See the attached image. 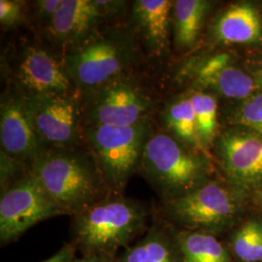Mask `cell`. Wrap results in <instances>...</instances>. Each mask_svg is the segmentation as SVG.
<instances>
[{
	"label": "cell",
	"mask_w": 262,
	"mask_h": 262,
	"mask_svg": "<svg viewBox=\"0 0 262 262\" xmlns=\"http://www.w3.org/2000/svg\"><path fill=\"white\" fill-rule=\"evenodd\" d=\"M159 114L162 130L188 147L206 152L199 140L195 112L187 91L166 100L159 109Z\"/></svg>",
	"instance_id": "ac0fdd59"
},
{
	"label": "cell",
	"mask_w": 262,
	"mask_h": 262,
	"mask_svg": "<svg viewBox=\"0 0 262 262\" xmlns=\"http://www.w3.org/2000/svg\"><path fill=\"white\" fill-rule=\"evenodd\" d=\"M211 152L226 181L242 192L262 187V134L230 125L221 130Z\"/></svg>",
	"instance_id": "8fae6325"
},
{
	"label": "cell",
	"mask_w": 262,
	"mask_h": 262,
	"mask_svg": "<svg viewBox=\"0 0 262 262\" xmlns=\"http://www.w3.org/2000/svg\"><path fill=\"white\" fill-rule=\"evenodd\" d=\"M233 250L243 262L262 261V223H246L235 234Z\"/></svg>",
	"instance_id": "603a6c76"
},
{
	"label": "cell",
	"mask_w": 262,
	"mask_h": 262,
	"mask_svg": "<svg viewBox=\"0 0 262 262\" xmlns=\"http://www.w3.org/2000/svg\"><path fill=\"white\" fill-rule=\"evenodd\" d=\"M1 151L32 164L47 147L38 136L23 95L6 88L0 99Z\"/></svg>",
	"instance_id": "5bb4252c"
},
{
	"label": "cell",
	"mask_w": 262,
	"mask_h": 262,
	"mask_svg": "<svg viewBox=\"0 0 262 262\" xmlns=\"http://www.w3.org/2000/svg\"><path fill=\"white\" fill-rule=\"evenodd\" d=\"M149 215V207L142 201L111 193L72 216V245L83 255L115 257L148 230Z\"/></svg>",
	"instance_id": "3957f363"
},
{
	"label": "cell",
	"mask_w": 262,
	"mask_h": 262,
	"mask_svg": "<svg viewBox=\"0 0 262 262\" xmlns=\"http://www.w3.org/2000/svg\"><path fill=\"white\" fill-rule=\"evenodd\" d=\"M66 215L31 173L1 193V244L16 241L29 228L48 219Z\"/></svg>",
	"instance_id": "7c38bea8"
},
{
	"label": "cell",
	"mask_w": 262,
	"mask_h": 262,
	"mask_svg": "<svg viewBox=\"0 0 262 262\" xmlns=\"http://www.w3.org/2000/svg\"><path fill=\"white\" fill-rule=\"evenodd\" d=\"M157 128L155 119L133 125L84 128V144L112 193L122 194L132 176L139 172L146 144Z\"/></svg>",
	"instance_id": "52a82bcc"
},
{
	"label": "cell",
	"mask_w": 262,
	"mask_h": 262,
	"mask_svg": "<svg viewBox=\"0 0 262 262\" xmlns=\"http://www.w3.org/2000/svg\"><path fill=\"white\" fill-rule=\"evenodd\" d=\"M187 91L195 112L197 130L201 146L206 152L211 154L214 142L221 132L220 98L215 94L206 91L194 89H187Z\"/></svg>",
	"instance_id": "44dd1931"
},
{
	"label": "cell",
	"mask_w": 262,
	"mask_h": 262,
	"mask_svg": "<svg viewBox=\"0 0 262 262\" xmlns=\"http://www.w3.org/2000/svg\"><path fill=\"white\" fill-rule=\"evenodd\" d=\"M214 2L209 0H176L172 11V43L186 53L195 47Z\"/></svg>",
	"instance_id": "e0dca14e"
},
{
	"label": "cell",
	"mask_w": 262,
	"mask_h": 262,
	"mask_svg": "<svg viewBox=\"0 0 262 262\" xmlns=\"http://www.w3.org/2000/svg\"><path fill=\"white\" fill-rule=\"evenodd\" d=\"M179 77L187 89L210 92L219 98L241 101L259 90L245 66L225 51H211L191 57Z\"/></svg>",
	"instance_id": "30bf717a"
},
{
	"label": "cell",
	"mask_w": 262,
	"mask_h": 262,
	"mask_svg": "<svg viewBox=\"0 0 262 262\" xmlns=\"http://www.w3.org/2000/svg\"><path fill=\"white\" fill-rule=\"evenodd\" d=\"M118 262H182L176 238L154 224L138 242L127 247Z\"/></svg>",
	"instance_id": "d6986e66"
},
{
	"label": "cell",
	"mask_w": 262,
	"mask_h": 262,
	"mask_svg": "<svg viewBox=\"0 0 262 262\" xmlns=\"http://www.w3.org/2000/svg\"><path fill=\"white\" fill-rule=\"evenodd\" d=\"M159 104V92L147 71L121 76L81 93L84 128L133 125L155 119Z\"/></svg>",
	"instance_id": "5b68a950"
},
{
	"label": "cell",
	"mask_w": 262,
	"mask_h": 262,
	"mask_svg": "<svg viewBox=\"0 0 262 262\" xmlns=\"http://www.w3.org/2000/svg\"><path fill=\"white\" fill-rule=\"evenodd\" d=\"M225 122L228 126H245L262 134V91L233 102L225 111Z\"/></svg>",
	"instance_id": "7402d4cb"
},
{
	"label": "cell",
	"mask_w": 262,
	"mask_h": 262,
	"mask_svg": "<svg viewBox=\"0 0 262 262\" xmlns=\"http://www.w3.org/2000/svg\"><path fill=\"white\" fill-rule=\"evenodd\" d=\"M61 54L80 93L151 68L126 21L104 25Z\"/></svg>",
	"instance_id": "6da1fadb"
},
{
	"label": "cell",
	"mask_w": 262,
	"mask_h": 262,
	"mask_svg": "<svg viewBox=\"0 0 262 262\" xmlns=\"http://www.w3.org/2000/svg\"><path fill=\"white\" fill-rule=\"evenodd\" d=\"M23 97L38 136L47 148L84 145L81 93L30 94Z\"/></svg>",
	"instance_id": "9c48e42d"
},
{
	"label": "cell",
	"mask_w": 262,
	"mask_h": 262,
	"mask_svg": "<svg viewBox=\"0 0 262 262\" xmlns=\"http://www.w3.org/2000/svg\"><path fill=\"white\" fill-rule=\"evenodd\" d=\"M107 24L95 0H62L51 24L38 36L62 53Z\"/></svg>",
	"instance_id": "9a60e30c"
},
{
	"label": "cell",
	"mask_w": 262,
	"mask_h": 262,
	"mask_svg": "<svg viewBox=\"0 0 262 262\" xmlns=\"http://www.w3.org/2000/svg\"><path fill=\"white\" fill-rule=\"evenodd\" d=\"M29 3L21 0L0 1V24L5 30H13L29 24Z\"/></svg>",
	"instance_id": "d4e9b609"
},
{
	"label": "cell",
	"mask_w": 262,
	"mask_h": 262,
	"mask_svg": "<svg viewBox=\"0 0 262 262\" xmlns=\"http://www.w3.org/2000/svg\"><path fill=\"white\" fill-rule=\"evenodd\" d=\"M1 73L5 86L23 95L80 93L62 54L36 34L34 39H19L2 52Z\"/></svg>",
	"instance_id": "8992f818"
},
{
	"label": "cell",
	"mask_w": 262,
	"mask_h": 262,
	"mask_svg": "<svg viewBox=\"0 0 262 262\" xmlns=\"http://www.w3.org/2000/svg\"><path fill=\"white\" fill-rule=\"evenodd\" d=\"M0 187L1 193L10 187L26 178L31 173V164L0 152Z\"/></svg>",
	"instance_id": "cb8c5ba5"
},
{
	"label": "cell",
	"mask_w": 262,
	"mask_h": 262,
	"mask_svg": "<svg viewBox=\"0 0 262 262\" xmlns=\"http://www.w3.org/2000/svg\"><path fill=\"white\" fill-rule=\"evenodd\" d=\"M172 0L131 1L126 19L150 67L163 61L172 43Z\"/></svg>",
	"instance_id": "4fadbf2b"
},
{
	"label": "cell",
	"mask_w": 262,
	"mask_h": 262,
	"mask_svg": "<svg viewBox=\"0 0 262 262\" xmlns=\"http://www.w3.org/2000/svg\"><path fill=\"white\" fill-rule=\"evenodd\" d=\"M61 4L62 0H36L29 4V24L37 35L51 24Z\"/></svg>",
	"instance_id": "484cf974"
},
{
	"label": "cell",
	"mask_w": 262,
	"mask_h": 262,
	"mask_svg": "<svg viewBox=\"0 0 262 262\" xmlns=\"http://www.w3.org/2000/svg\"><path fill=\"white\" fill-rule=\"evenodd\" d=\"M209 39L215 47L260 45L262 16L258 7L249 1L227 6L212 19Z\"/></svg>",
	"instance_id": "2e32d148"
},
{
	"label": "cell",
	"mask_w": 262,
	"mask_h": 262,
	"mask_svg": "<svg viewBox=\"0 0 262 262\" xmlns=\"http://www.w3.org/2000/svg\"><path fill=\"white\" fill-rule=\"evenodd\" d=\"M75 253V248L72 244L64 245L56 254L43 262H72Z\"/></svg>",
	"instance_id": "83f0119b"
},
{
	"label": "cell",
	"mask_w": 262,
	"mask_h": 262,
	"mask_svg": "<svg viewBox=\"0 0 262 262\" xmlns=\"http://www.w3.org/2000/svg\"><path fill=\"white\" fill-rule=\"evenodd\" d=\"M244 66L253 77L258 90L262 91V55L250 59Z\"/></svg>",
	"instance_id": "4316f807"
},
{
	"label": "cell",
	"mask_w": 262,
	"mask_h": 262,
	"mask_svg": "<svg viewBox=\"0 0 262 262\" xmlns=\"http://www.w3.org/2000/svg\"><path fill=\"white\" fill-rule=\"evenodd\" d=\"M72 262H118V260L115 257L101 255H83L82 257H75Z\"/></svg>",
	"instance_id": "f1b7e54d"
},
{
	"label": "cell",
	"mask_w": 262,
	"mask_h": 262,
	"mask_svg": "<svg viewBox=\"0 0 262 262\" xmlns=\"http://www.w3.org/2000/svg\"><path fill=\"white\" fill-rule=\"evenodd\" d=\"M242 191L228 182L210 179L184 195L162 202V213L187 231L214 234L241 212Z\"/></svg>",
	"instance_id": "ba28073f"
},
{
	"label": "cell",
	"mask_w": 262,
	"mask_h": 262,
	"mask_svg": "<svg viewBox=\"0 0 262 262\" xmlns=\"http://www.w3.org/2000/svg\"><path fill=\"white\" fill-rule=\"evenodd\" d=\"M175 238L182 262H231L225 246L214 234L186 230Z\"/></svg>",
	"instance_id": "ffe728a7"
},
{
	"label": "cell",
	"mask_w": 262,
	"mask_h": 262,
	"mask_svg": "<svg viewBox=\"0 0 262 262\" xmlns=\"http://www.w3.org/2000/svg\"><path fill=\"white\" fill-rule=\"evenodd\" d=\"M139 173L163 202L214 178L215 163L212 155L192 149L157 128L146 144Z\"/></svg>",
	"instance_id": "277c9868"
},
{
	"label": "cell",
	"mask_w": 262,
	"mask_h": 262,
	"mask_svg": "<svg viewBox=\"0 0 262 262\" xmlns=\"http://www.w3.org/2000/svg\"><path fill=\"white\" fill-rule=\"evenodd\" d=\"M31 171L66 215H79L112 193L84 144L46 148L33 160Z\"/></svg>",
	"instance_id": "7a4b0ae2"
}]
</instances>
